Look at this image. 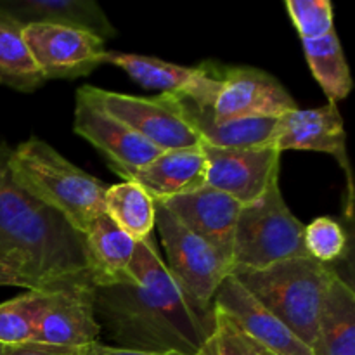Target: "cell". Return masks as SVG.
<instances>
[{
	"instance_id": "obj_1",
	"label": "cell",
	"mask_w": 355,
	"mask_h": 355,
	"mask_svg": "<svg viewBox=\"0 0 355 355\" xmlns=\"http://www.w3.org/2000/svg\"><path fill=\"white\" fill-rule=\"evenodd\" d=\"M130 272L135 283L94 286L101 331L120 349L211 355L214 312L207 314L191 304L153 236L135 245Z\"/></svg>"
},
{
	"instance_id": "obj_2",
	"label": "cell",
	"mask_w": 355,
	"mask_h": 355,
	"mask_svg": "<svg viewBox=\"0 0 355 355\" xmlns=\"http://www.w3.org/2000/svg\"><path fill=\"white\" fill-rule=\"evenodd\" d=\"M9 153L0 144V255L16 262L35 290L89 276L83 236L14 182Z\"/></svg>"
},
{
	"instance_id": "obj_3",
	"label": "cell",
	"mask_w": 355,
	"mask_h": 355,
	"mask_svg": "<svg viewBox=\"0 0 355 355\" xmlns=\"http://www.w3.org/2000/svg\"><path fill=\"white\" fill-rule=\"evenodd\" d=\"M7 163L14 182L61 215L78 234L85 236L92 222L104 214L107 187L47 142L28 139L10 149Z\"/></svg>"
},
{
	"instance_id": "obj_4",
	"label": "cell",
	"mask_w": 355,
	"mask_h": 355,
	"mask_svg": "<svg viewBox=\"0 0 355 355\" xmlns=\"http://www.w3.org/2000/svg\"><path fill=\"white\" fill-rule=\"evenodd\" d=\"M231 274L312 350L318 333L319 305L336 274L335 267L311 257H300L262 269H232Z\"/></svg>"
},
{
	"instance_id": "obj_5",
	"label": "cell",
	"mask_w": 355,
	"mask_h": 355,
	"mask_svg": "<svg viewBox=\"0 0 355 355\" xmlns=\"http://www.w3.org/2000/svg\"><path fill=\"white\" fill-rule=\"evenodd\" d=\"M305 225L288 208L279 182L262 198L243 205L234 229L232 269H262L276 262L309 257L304 245Z\"/></svg>"
},
{
	"instance_id": "obj_6",
	"label": "cell",
	"mask_w": 355,
	"mask_h": 355,
	"mask_svg": "<svg viewBox=\"0 0 355 355\" xmlns=\"http://www.w3.org/2000/svg\"><path fill=\"white\" fill-rule=\"evenodd\" d=\"M155 225L166 253V269L191 304L210 314L215 293L231 274V266L210 243L180 224L163 205L155 203Z\"/></svg>"
},
{
	"instance_id": "obj_7",
	"label": "cell",
	"mask_w": 355,
	"mask_h": 355,
	"mask_svg": "<svg viewBox=\"0 0 355 355\" xmlns=\"http://www.w3.org/2000/svg\"><path fill=\"white\" fill-rule=\"evenodd\" d=\"M83 90L106 113L120 120L159 151L194 148L201 139L184 120L170 94L139 97L85 85Z\"/></svg>"
},
{
	"instance_id": "obj_8",
	"label": "cell",
	"mask_w": 355,
	"mask_h": 355,
	"mask_svg": "<svg viewBox=\"0 0 355 355\" xmlns=\"http://www.w3.org/2000/svg\"><path fill=\"white\" fill-rule=\"evenodd\" d=\"M291 94L276 76L248 66H222L211 104V120L225 123L246 118H279L297 110Z\"/></svg>"
},
{
	"instance_id": "obj_9",
	"label": "cell",
	"mask_w": 355,
	"mask_h": 355,
	"mask_svg": "<svg viewBox=\"0 0 355 355\" xmlns=\"http://www.w3.org/2000/svg\"><path fill=\"white\" fill-rule=\"evenodd\" d=\"M23 37L44 80L87 76L106 62V42L90 31L61 24H28Z\"/></svg>"
},
{
	"instance_id": "obj_10",
	"label": "cell",
	"mask_w": 355,
	"mask_h": 355,
	"mask_svg": "<svg viewBox=\"0 0 355 355\" xmlns=\"http://www.w3.org/2000/svg\"><path fill=\"white\" fill-rule=\"evenodd\" d=\"M49 300L40 315L33 342L83 349L99 342L101 326L94 307L90 276H78L47 288Z\"/></svg>"
},
{
	"instance_id": "obj_11",
	"label": "cell",
	"mask_w": 355,
	"mask_h": 355,
	"mask_svg": "<svg viewBox=\"0 0 355 355\" xmlns=\"http://www.w3.org/2000/svg\"><path fill=\"white\" fill-rule=\"evenodd\" d=\"M207 163L205 184L238 203L250 205L279 180L281 153L272 146L224 149L201 142Z\"/></svg>"
},
{
	"instance_id": "obj_12",
	"label": "cell",
	"mask_w": 355,
	"mask_h": 355,
	"mask_svg": "<svg viewBox=\"0 0 355 355\" xmlns=\"http://www.w3.org/2000/svg\"><path fill=\"white\" fill-rule=\"evenodd\" d=\"M73 128L80 137L106 156L110 166L118 175L142 168L163 153L120 120L106 113L96 101L87 96L83 87L76 90Z\"/></svg>"
},
{
	"instance_id": "obj_13",
	"label": "cell",
	"mask_w": 355,
	"mask_h": 355,
	"mask_svg": "<svg viewBox=\"0 0 355 355\" xmlns=\"http://www.w3.org/2000/svg\"><path fill=\"white\" fill-rule=\"evenodd\" d=\"M214 307L231 318L263 350L274 355H314L269 309L253 298L232 274L218 286Z\"/></svg>"
},
{
	"instance_id": "obj_14",
	"label": "cell",
	"mask_w": 355,
	"mask_h": 355,
	"mask_svg": "<svg viewBox=\"0 0 355 355\" xmlns=\"http://www.w3.org/2000/svg\"><path fill=\"white\" fill-rule=\"evenodd\" d=\"M270 146L276 148L281 155L284 151L298 149V151L324 153L333 156L349 175V187L352 189L349 156H347V134L342 113L336 104L328 103L311 110L297 107L279 116Z\"/></svg>"
},
{
	"instance_id": "obj_15",
	"label": "cell",
	"mask_w": 355,
	"mask_h": 355,
	"mask_svg": "<svg viewBox=\"0 0 355 355\" xmlns=\"http://www.w3.org/2000/svg\"><path fill=\"white\" fill-rule=\"evenodd\" d=\"M106 62L123 69L132 80L144 89L162 90L170 96H189L196 101L214 104L218 87L220 64L205 62L196 68L173 64L153 55L127 54V52H106Z\"/></svg>"
},
{
	"instance_id": "obj_16",
	"label": "cell",
	"mask_w": 355,
	"mask_h": 355,
	"mask_svg": "<svg viewBox=\"0 0 355 355\" xmlns=\"http://www.w3.org/2000/svg\"><path fill=\"white\" fill-rule=\"evenodd\" d=\"M155 203L163 205L180 224L210 243L231 266L232 239L241 203L207 184L182 196Z\"/></svg>"
},
{
	"instance_id": "obj_17",
	"label": "cell",
	"mask_w": 355,
	"mask_h": 355,
	"mask_svg": "<svg viewBox=\"0 0 355 355\" xmlns=\"http://www.w3.org/2000/svg\"><path fill=\"white\" fill-rule=\"evenodd\" d=\"M205 173L207 163L200 144L194 148L163 151L146 166L123 173L121 177L139 184L155 201H163L205 186Z\"/></svg>"
},
{
	"instance_id": "obj_18",
	"label": "cell",
	"mask_w": 355,
	"mask_h": 355,
	"mask_svg": "<svg viewBox=\"0 0 355 355\" xmlns=\"http://www.w3.org/2000/svg\"><path fill=\"white\" fill-rule=\"evenodd\" d=\"M184 120L200 135L201 142L214 148L238 149L270 146L279 118H246L215 123L211 120V103L196 101L189 96H172Z\"/></svg>"
},
{
	"instance_id": "obj_19",
	"label": "cell",
	"mask_w": 355,
	"mask_h": 355,
	"mask_svg": "<svg viewBox=\"0 0 355 355\" xmlns=\"http://www.w3.org/2000/svg\"><path fill=\"white\" fill-rule=\"evenodd\" d=\"M0 10L21 26L61 24L90 31L104 42L118 33L96 0H0Z\"/></svg>"
},
{
	"instance_id": "obj_20",
	"label": "cell",
	"mask_w": 355,
	"mask_h": 355,
	"mask_svg": "<svg viewBox=\"0 0 355 355\" xmlns=\"http://www.w3.org/2000/svg\"><path fill=\"white\" fill-rule=\"evenodd\" d=\"M85 241L87 272L94 286L135 283L130 272L137 243L125 234L106 214L99 215L92 222Z\"/></svg>"
},
{
	"instance_id": "obj_21",
	"label": "cell",
	"mask_w": 355,
	"mask_h": 355,
	"mask_svg": "<svg viewBox=\"0 0 355 355\" xmlns=\"http://www.w3.org/2000/svg\"><path fill=\"white\" fill-rule=\"evenodd\" d=\"M314 355H355V293L338 272L322 295Z\"/></svg>"
},
{
	"instance_id": "obj_22",
	"label": "cell",
	"mask_w": 355,
	"mask_h": 355,
	"mask_svg": "<svg viewBox=\"0 0 355 355\" xmlns=\"http://www.w3.org/2000/svg\"><path fill=\"white\" fill-rule=\"evenodd\" d=\"M104 214L135 243L151 238L155 229V200L132 180L107 187L104 194Z\"/></svg>"
},
{
	"instance_id": "obj_23",
	"label": "cell",
	"mask_w": 355,
	"mask_h": 355,
	"mask_svg": "<svg viewBox=\"0 0 355 355\" xmlns=\"http://www.w3.org/2000/svg\"><path fill=\"white\" fill-rule=\"evenodd\" d=\"M302 44L312 76L329 103L336 104L345 99L352 90V75L336 31L314 40H302Z\"/></svg>"
},
{
	"instance_id": "obj_24",
	"label": "cell",
	"mask_w": 355,
	"mask_h": 355,
	"mask_svg": "<svg viewBox=\"0 0 355 355\" xmlns=\"http://www.w3.org/2000/svg\"><path fill=\"white\" fill-rule=\"evenodd\" d=\"M23 28L0 10V85L31 92L45 80L24 42Z\"/></svg>"
},
{
	"instance_id": "obj_25",
	"label": "cell",
	"mask_w": 355,
	"mask_h": 355,
	"mask_svg": "<svg viewBox=\"0 0 355 355\" xmlns=\"http://www.w3.org/2000/svg\"><path fill=\"white\" fill-rule=\"evenodd\" d=\"M49 300V290L26 293L0 304V345L14 347L33 342L40 315Z\"/></svg>"
},
{
	"instance_id": "obj_26",
	"label": "cell",
	"mask_w": 355,
	"mask_h": 355,
	"mask_svg": "<svg viewBox=\"0 0 355 355\" xmlns=\"http://www.w3.org/2000/svg\"><path fill=\"white\" fill-rule=\"evenodd\" d=\"M347 231L331 217H319L304 227V245L307 255L318 262L331 266L347 253Z\"/></svg>"
},
{
	"instance_id": "obj_27",
	"label": "cell",
	"mask_w": 355,
	"mask_h": 355,
	"mask_svg": "<svg viewBox=\"0 0 355 355\" xmlns=\"http://www.w3.org/2000/svg\"><path fill=\"white\" fill-rule=\"evenodd\" d=\"M284 7L302 40L321 38L335 30L329 0H286Z\"/></svg>"
},
{
	"instance_id": "obj_28",
	"label": "cell",
	"mask_w": 355,
	"mask_h": 355,
	"mask_svg": "<svg viewBox=\"0 0 355 355\" xmlns=\"http://www.w3.org/2000/svg\"><path fill=\"white\" fill-rule=\"evenodd\" d=\"M211 355H266V350L239 329L229 315L214 307Z\"/></svg>"
},
{
	"instance_id": "obj_29",
	"label": "cell",
	"mask_w": 355,
	"mask_h": 355,
	"mask_svg": "<svg viewBox=\"0 0 355 355\" xmlns=\"http://www.w3.org/2000/svg\"><path fill=\"white\" fill-rule=\"evenodd\" d=\"M0 286H19L24 290H35L33 283L21 270L16 262L0 255Z\"/></svg>"
},
{
	"instance_id": "obj_30",
	"label": "cell",
	"mask_w": 355,
	"mask_h": 355,
	"mask_svg": "<svg viewBox=\"0 0 355 355\" xmlns=\"http://www.w3.org/2000/svg\"><path fill=\"white\" fill-rule=\"evenodd\" d=\"M6 355H83L82 349H69V347L44 345V343H23V345L7 347Z\"/></svg>"
},
{
	"instance_id": "obj_31",
	"label": "cell",
	"mask_w": 355,
	"mask_h": 355,
	"mask_svg": "<svg viewBox=\"0 0 355 355\" xmlns=\"http://www.w3.org/2000/svg\"><path fill=\"white\" fill-rule=\"evenodd\" d=\"M83 355H184V354H177V352H141V350H127V349H120V347H110L104 345V343L96 342L90 343V345L83 347L82 349Z\"/></svg>"
},
{
	"instance_id": "obj_32",
	"label": "cell",
	"mask_w": 355,
	"mask_h": 355,
	"mask_svg": "<svg viewBox=\"0 0 355 355\" xmlns=\"http://www.w3.org/2000/svg\"><path fill=\"white\" fill-rule=\"evenodd\" d=\"M7 352V347L6 345H0V355H6Z\"/></svg>"
},
{
	"instance_id": "obj_33",
	"label": "cell",
	"mask_w": 355,
	"mask_h": 355,
	"mask_svg": "<svg viewBox=\"0 0 355 355\" xmlns=\"http://www.w3.org/2000/svg\"><path fill=\"white\" fill-rule=\"evenodd\" d=\"M266 355H274V354H270V352H267V350H266Z\"/></svg>"
}]
</instances>
